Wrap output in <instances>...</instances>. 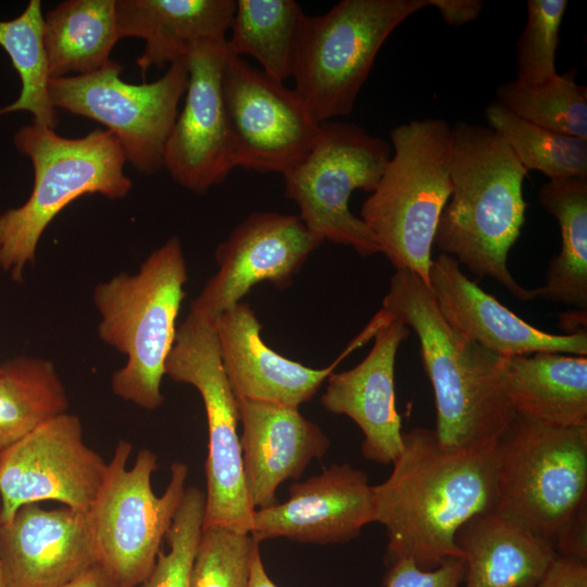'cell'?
Listing matches in <instances>:
<instances>
[{
    "label": "cell",
    "mask_w": 587,
    "mask_h": 587,
    "mask_svg": "<svg viewBox=\"0 0 587 587\" xmlns=\"http://www.w3.org/2000/svg\"><path fill=\"white\" fill-rule=\"evenodd\" d=\"M494 512L587 561V426L561 427L515 412L497 441Z\"/></svg>",
    "instance_id": "cell-4"
},
{
    "label": "cell",
    "mask_w": 587,
    "mask_h": 587,
    "mask_svg": "<svg viewBox=\"0 0 587 587\" xmlns=\"http://www.w3.org/2000/svg\"><path fill=\"white\" fill-rule=\"evenodd\" d=\"M526 25L516 41V80L536 84L558 74L557 50L566 0H528Z\"/></svg>",
    "instance_id": "cell-34"
},
{
    "label": "cell",
    "mask_w": 587,
    "mask_h": 587,
    "mask_svg": "<svg viewBox=\"0 0 587 587\" xmlns=\"http://www.w3.org/2000/svg\"><path fill=\"white\" fill-rule=\"evenodd\" d=\"M427 5L428 0H342L324 14H304L291 77L317 123L352 112L383 43Z\"/></svg>",
    "instance_id": "cell-8"
},
{
    "label": "cell",
    "mask_w": 587,
    "mask_h": 587,
    "mask_svg": "<svg viewBox=\"0 0 587 587\" xmlns=\"http://www.w3.org/2000/svg\"><path fill=\"white\" fill-rule=\"evenodd\" d=\"M222 93L236 167L285 175L320 135L321 124L295 89L228 50Z\"/></svg>",
    "instance_id": "cell-13"
},
{
    "label": "cell",
    "mask_w": 587,
    "mask_h": 587,
    "mask_svg": "<svg viewBox=\"0 0 587 587\" xmlns=\"http://www.w3.org/2000/svg\"><path fill=\"white\" fill-rule=\"evenodd\" d=\"M132 445L120 440L87 519L98 563L123 587H139L152 572L163 538L185 492L188 466L175 461L165 491L157 496L151 477L157 455L141 449L127 463Z\"/></svg>",
    "instance_id": "cell-9"
},
{
    "label": "cell",
    "mask_w": 587,
    "mask_h": 587,
    "mask_svg": "<svg viewBox=\"0 0 587 587\" xmlns=\"http://www.w3.org/2000/svg\"><path fill=\"white\" fill-rule=\"evenodd\" d=\"M226 40L199 43L186 57L185 103L164 152L163 167L173 180L198 195L236 167L222 93Z\"/></svg>",
    "instance_id": "cell-16"
},
{
    "label": "cell",
    "mask_w": 587,
    "mask_h": 587,
    "mask_svg": "<svg viewBox=\"0 0 587 587\" xmlns=\"http://www.w3.org/2000/svg\"><path fill=\"white\" fill-rule=\"evenodd\" d=\"M528 171L490 127L459 122L452 126L450 202L434 238L479 277H490L522 301L536 299L508 268L510 249L525 222L523 183Z\"/></svg>",
    "instance_id": "cell-3"
},
{
    "label": "cell",
    "mask_w": 587,
    "mask_h": 587,
    "mask_svg": "<svg viewBox=\"0 0 587 587\" xmlns=\"http://www.w3.org/2000/svg\"><path fill=\"white\" fill-rule=\"evenodd\" d=\"M389 143L359 125L327 121L304 160L284 176L285 196L320 241L352 247L360 255L379 252L365 223L349 210L354 190L372 192L390 160Z\"/></svg>",
    "instance_id": "cell-11"
},
{
    "label": "cell",
    "mask_w": 587,
    "mask_h": 587,
    "mask_svg": "<svg viewBox=\"0 0 587 587\" xmlns=\"http://www.w3.org/2000/svg\"><path fill=\"white\" fill-rule=\"evenodd\" d=\"M304 14L295 0H237L227 50L237 57H251L267 76L284 83L291 77Z\"/></svg>",
    "instance_id": "cell-29"
},
{
    "label": "cell",
    "mask_w": 587,
    "mask_h": 587,
    "mask_svg": "<svg viewBox=\"0 0 587 587\" xmlns=\"http://www.w3.org/2000/svg\"><path fill=\"white\" fill-rule=\"evenodd\" d=\"M122 64L110 60L100 70L50 78L49 96L63 109L107 127L120 141L126 162L153 174L164 166L167 139L186 91L185 60L170 65L158 80L129 84L121 79Z\"/></svg>",
    "instance_id": "cell-12"
},
{
    "label": "cell",
    "mask_w": 587,
    "mask_h": 587,
    "mask_svg": "<svg viewBox=\"0 0 587 587\" xmlns=\"http://www.w3.org/2000/svg\"><path fill=\"white\" fill-rule=\"evenodd\" d=\"M576 76L572 67L536 84L514 79L498 86L497 102L529 123L587 140V88Z\"/></svg>",
    "instance_id": "cell-32"
},
{
    "label": "cell",
    "mask_w": 587,
    "mask_h": 587,
    "mask_svg": "<svg viewBox=\"0 0 587 587\" xmlns=\"http://www.w3.org/2000/svg\"><path fill=\"white\" fill-rule=\"evenodd\" d=\"M235 0H116L120 38L145 40L136 60L145 79L148 70L183 61L199 43L226 40Z\"/></svg>",
    "instance_id": "cell-23"
},
{
    "label": "cell",
    "mask_w": 587,
    "mask_h": 587,
    "mask_svg": "<svg viewBox=\"0 0 587 587\" xmlns=\"http://www.w3.org/2000/svg\"><path fill=\"white\" fill-rule=\"evenodd\" d=\"M0 452H1V449H0Z\"/></svg>",
    "instance_id": "cell-42"
},
{
    "label": "cell",
    "mask_w": 587,
    "mask_h": 587,
    "mask_svg": "<svg viewBox=\"0 0 587 587\" xmlns=\"http://www.w3.org/2000/svg\"><path fill=\"white\" fill-rule=\"evenodd\" d=\"M403 449L392 472L373 486L374 522L387 533V562L411 559L425 571L462 558L460 527L494 511L497 442L464 449L442 448L434 429L402 434Z\"/></svg>",
    "instance_id": "cell-1"
},
{
    "label": "cell",
    "mask_w": 587,
    "mask_h": 587,
    "mask_svg": "<svg viewBox=\"0 0 587 587\" xmlns=\"http://www.w3.org/2000/svg\"><path fill=\"white\" fill-rule=\"evenodd\" d=\"M13 142L33 164L34 186L24 204L0 213V268L22 283L43 232L65 207L92 193L124 198L133 183L124 174L122 146L107 129L65 138L33 124L21 127Z\"/></svg>",
    "instance_id": "cell-6"
},
{
    "label": "cell",
    "mask_w": 587,
    "mask_h": 587,
    "mask_svg": "<svg viewBox=\"0 0 587 587\" xmlns=\"http://www.w3.org/2000/svg\"><path fill=\"white\" fill-rule=\"evenodd\" d=\"M390 319L380 309L340 355L323 369L308 367L271 349L261 337L262 325L242 302L215 320L222 363L237 399L299 408L309 401L342 359L372 337Z\"/></svg>",
    "instance_id": "cell-17"
},
{
    "label": "cell",
    "mask_w": 587,
    "mask_h": 587,
    "mask_svg": "<svg viewBox=\"0 0 587 587\" xmlns=\"http://www.w3.org/2000/svg\"><path fill=\"white\" fill-rule=\"evenodd\" d=\"M248 587H277L264 569L259 547L252 555Z\"/></svg>",
    "instance_id": "cell-40"
},
{
    "label": "cell",
    "mask_w": 587,
    "mask_h": 587,
    "mask_svg": "<svg viewBox=\"0 0 587 587\" xmlns=\"http://www.w3.org/2000/svg\"><path fill=\"white\" fill-rule=\"evenodd\" d=\"M0 526H1V524H0ZM0 587H5L4 577H3V570H2V562H1V552H0Z\"/></svg>",
    "instance_id": "cell-41"
},
{
    "label": "cell",
    "mask_w": 587,
    "mask_h": 587,
    "mask_svg": "<svg viewBox=\"0 0 587 587\" xmlns=\"http://www.w3.org/2000/svg\"><path fill=\"white\" fill-rule=\"evenodd\" d=\"M533 587H587V561L557 553Z\"/></svg>",
    "instance_id": "cell-37"
},
{
    "label": "cell",
    "mask_w": 587,
    "mask_h": 587,
    "mask_svg": "<svg viewBox=\"0 0 587 587\" xmlns=\"http://www.w3.org/2000/svg\"><path fill=\"white\" fill-rule=\"evenodd\" d=\"M5 587H60L98 563L86 513L21 507L0 526Z\"/></svg>",
    "instance_id": "cell-20"
},
{
    "label": "cell",
    "mask_w": 587,
    "mask_h": 587,
    "mask_svg": "<svg viewBox=\"0 0 587 587\" xmlns=\"http://www.w3.org/2000/svg\"><path fill=\"white\" fill-rule=\"evenodd\" d=\"M0 46L11 59L22 85L17 99L0 108V116L26 111L34 116V124L54 129L59 120L49 96L51 76L43 42L40 0H30L17 17L0 21Z\"/></svg>",
    "instance_id": "cell-30"
},
{
    "label": "cell",
    "mask_w": 587,
    "mask_h": 587,
    "mask_svg": "<svg viewBox=\"0 0 587 587\" xmlns=\"http://www.w3.org/2000/svg\"><path fill=\"white\" fill-rule=\"evenodd\" d=\"M428 287L446 322L488 351L510 358L537 352L587 354V334L554 335L535 327L483 290L451 255L432 261Z\"/></svg>",
    "instance_id": "cell-19"
},
{
    "label": "cell",
    "mask_w": 587,
    "mask_h": 587,
    "mask_svg": "<svg viewBox=\"0 0 587 587\" xmlns=\"http://www.w3.org/2000/svg\"><path fill=\"white\" fill-rule=\"evenodd\" d=\"M410 328L395 316L377 330L367 355L354 367L328 376L323 407L350 417L362 430V454L390 464L403 449L401 419L395 402V363Z\"/></svg>",
    "instance_id": "cell-21"
},
{
    "label": "cell",
    "mask_w": 587,
    "mask_h": 587,
    "mask_svg": "<svg viewBox=\"0 0 587 587\" xmlns=\"http://www.w3.org/2000/svg\"><path fill=\"white\" fill-rule=\"evenodd\" d=\"M259 544L249 533L221 525L202 527L189 587H248Z\"/></svg>",
    "instance_id": "cell-33"
},
{
    "label": "cell",
    "mask_w": 587,
    "mask_h": 587,
    "mask_svg": "<svg viewBox=\"0 0 587 587\" xmlns=\"http://www.w3.org/2000/svg\"><path fill=\"white\" fill-rule=\"evenodd\" d=\"M394 153L360 218L396 270H408L428 285L432 249L451 195L452 126L426 117L390 130Z\"/></svg>",
    "instance_id": "cell-7"
},
{
    "label": "cell",
    "mask_w": 587,
    "mask_h": 587,
    "mask_svg": "<svg viewBox=\"0 0 587 587\" xmlns=\"http://www.w3.org/2000/svg\"><path fill=\"white\" fill-rule=\"evenodd\" d=\"M204 503L205 496L200 489H185L165 536L170 551L159 552L152 572L139 587H189L191 566L203 525Z\"/></svg>",
    "instance_id": "cell-35"
},
{
    "label": "cell",
    "mask_w": 587,
    "mask_h": 587,
    "mask_svg": "<svg viewBox=\"0 0 587 587\" xmlns=\"http://www.w3.org/2000/svg\"><path fill=\"white\" fill-rule=\"evenodd\" d=\"M165 375L193 386L205 409L209 442L202 527L221 525L250 533L254 508L243 474L238 401L222 363L214 321L189 312L177 328Z\"/></svg>",
    "instance_id": "cell-10"
},
{
    "label": "cell",
    "mask_w": 587,
    "mask_h": 587,
    "mask_svg": "<svg viewBox=\"0 0 587 587\" xmlns=\"http://www.w3.org/2000/svg\"><path fill=\"white\" fill-rule=\"evenodd\" d=\"M187 279L182 242L171 237L137 273H120L99 283L92 294L100 339L126 357L112 376V390L145 410H155L164 401L161 384Z\"/></svg>",
    "instance_id": "cell-5"
},
{
    "label": "cell",
    "mask_w": 587,
    "mask_h": 587,
    "mask_svg": "<svg viewBox=\"0 0 587 587\" xmlns=\"http://www.w3.org/2000/svg\"><path fill=\"white\" fill-rule=\"evenodd\" d=\"M455 544L465 563L464 587H533L557 554L549 542L494 511L463 524Z\"/></svg>",
    "instance_id": "cell-24"
},
{
    "label": "cell",
    "mask_w": 587,
    "mask_h": 587,
    "mask_svg": "<svg viewBox=\"0 0 587 587\" xmlns=\"http://www.w3.org/2000/svg\"><path fill=\"white\" fill-rule=\"evenodd\" d=\"M504 389L516 413L554 426H587V357L537 352L503 358Z\"/></svg>",
    "instance_id": "cell-25"
},
{
    "label": "cell",
    "mask_w": 587,
    "mask_h": 587,
    "mask_svg": "<svg viewBox=\"0 0 587 587\" xmlns=\"http://www.w3.org/2000/svg\"><path fill=\"white\" fill-rule=\"evenodd\" d=\"M322 243L297 215L250 214L217 246L218 270L193 300L190 311L215 321L261 282L280 289L288 287Z\"/></svg>",
    "instance_id": "cell-15"
},
{
    "label": "cell",
    "mask_w": 587,
    "mask_h": 587,
    "mask_svg": "<svg viewBox=\"0 0 587 587\" xmlns=\"http://www.w3.org/2000/svg\"><path fill=\"white\" fill-rule=\"evenodd\" d=\"M538 201L558 222L561 250L547 267L536 298L587 310V178L548 180Z\"/></svg>",
    "instance_id": "cell-27"
},
{
    "label": "cell",
    "mask_w": 587,
    "mask_h": 587,
    "mask_svg": "<svg viewBox=\"0 0 587 587\" xmlns=\"http://www.w3.org/2000/svg\"><path fill=\"white\" fill-rule=\"evenodd\" d=\"M60 587H123L99 564Z\"/></svg>",
    "instance_id": "cell-39"
},
{
    "label": "cell",
    "mask_w": 587,
    "mask_h": 587,
    "mask_svg": "<svg viewBox=\"0 0 587 587\" xmlns=\"http://www.w3.org/2000/svg\"><path fill=\"white\" fill-rule=\"evenodd\" d=\"M108 463L84 440L75 414L58 415L0 452V524L30 503L54 500L87 513Z\"/></svg>",
    "instance_id": "cell-14"
},
{
    "label": "cell",
    "mask_w": 587,
    "mask_h": 587,
    "mask_svg": "<svg viewBox=\"0 0 587 587\" xmlns=\"http://www.w3.org/2000/svg\"><path fill=\"white\" fill-rule=\"evenodd\" d=\"M116 0H66L43 15V42L51 78L85 75L110 61L121 39Z\"/></svg>",
    "instance_id": "cell-26"
},
{
    "label": "cell",
    "mask_w": 587,
    "mask_h": 587,
    "mask_svg": "<svg viewBox=\"0 0 587 587\" xmlns=\"http://www.w3.org/2000/svg\"><path fill=\"white\" fill-rule=\"evenodd\" d=\"M485 117L527 171H539L549 180L587 178V140L529 123L497 101L487 105Z\"/></svg>",
    "instance_id": "cell-31"
},
{
    "label": "cell",
    "mask_w": 587,
    "mask_h": 587,
    "mask_svg": "<svg viewBox=\"0 0 587 587\" xmlns=\"http://www.w3.org/2000/svg\"><path fill=\"white\" fill-rule=\"evenodd\" d=\"M374 522L373 486L367 475L348 463L289 487L282 503L254 510L251 537L258 542L287 538L309 544H342Z\"/></svg>",
    "instance_id": "cell-18"
},
{
    "label": "cell",
    "mask_w": 587,
    "mask_h": 587,
    "mask_svg": "<svg viewBox=\"0 0 587 587\" xmlns=\"http://www.w3.org/2000/svg\"><path fill=\"white\" fill-rule=\"evenodd\" d=\"M68 399L54 364L20 355L0 364V449L66 413Z\"/></svg>",
    "instance_id": "cell-28"
},
{
    "label": "cell",
    "mask_w": 587,
    "mask_h": 587,
    "mask_svg": "<svg viewBox=\"0 0 587 587\" xmlns=\"http://www.w3.org/2000/svg\"><path fill=\"white\" fill-rule=\"evenodd\" d=\"M444 22L450 26H461L475 21L483 9L482 0H428Z\"/></svg>",
    "instance_id": "cell-38"
},
{
    "label": "cell",
    "mask_w": 587,
    "mask_h": 587,
    "mask_svg": "<svg viewBox=\"0 0 587 587\" xmlns=\"http://www.w3.org/2000/svg\"><path fill=\"white\" fill-rule=\"evenodd\" d=\"M237 401L249 499L254 510L271 507L277 503L279 485L287 479H298L312 460L324 457L330 442L298 408L246 399Z\"/></svg>",
    "instance_id": "cell-22"
},
{
    "label": "cell",
    "mask_w": 587,
    "mask_h": 587,
    "mask_svg": "<svg viewBox=\"0 0 587 587\" xmlns=\"http://www.w3.org/2000/svg\"><path fill=\"white\" fill-rule=\"evenodd\" d=\"M382 308L414 330L436 405L438 444L446 449L492 445L515 410L504 389L503 358L451 327L428 285L396 270Z\"/></svg>",
    "instance_id": "cell-2"
},
{
    "label": "cell",
    "mask_w": 587,
    "mask_h": 587,
    "mask_svg": "<svg viewBox=\"0 0 587 587\" xmlns=\"http://www.w3.org/2000/svg\"><path fill=\"white\" fill-rule=\"evenodd\" d=\"M465 574L462 558L445 561L437 569H419L411 559H400L389 565L384 584L386 587H460Z\"/></svg>",
    "instance_id": "cell-36"
}]
</instances>
